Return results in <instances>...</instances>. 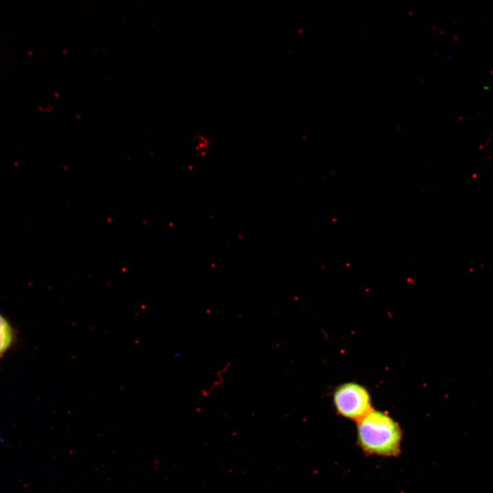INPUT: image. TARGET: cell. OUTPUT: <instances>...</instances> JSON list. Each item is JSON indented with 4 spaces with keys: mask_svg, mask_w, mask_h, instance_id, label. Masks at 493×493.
I'll use <instances>...</instances> for the list:
<instances>
[{
    "mask_svg": "<svg viewBox=\"0 0 493 493\" xmlns=\"http://www.w3.org/2000/svg\"><path fill=\"white\" fill-rule=\"evenodd\" d=\"M17 341V333L10 320L0 312V361L12 349Z\"/></svg>",
    "mask_w": 493,
    "mask_h": 493,
    "instance_id": "cell-3",
    "label": "cell"
},
{
    "mask_svg": "<svg viewBox=\"0 0 493 493\" xmlns=\"http://www.w3.org/2000/svg\"><path fill=\"white\" fill-rule=\"evenodd\" d=\"M358 444L367 455L394 457L399 454L402 431L385 412L372 409L357 422Z\"/></svg>",
    "mask_w": 493,
    "mask_h": 493,
    "instance_id": "cell-1",
    "label": "cell"
},
{
    "mask_svg": "<svg viewBox=\"0 0 493 493\" xmlns=\"http://www.w3.org/2000/svg\"><path fill=\"white\" fill-rule=\"evenodd\" d=\"M333 401L336 412L341 416L356 422L372 409L368 390L355 382L344 383L336 388Z\"/></svg>",
    "mask_w": 493,
    "mask_h": 493,
    "instance_id": "cell-2",
    "label": "cell"
}]
</instances>
